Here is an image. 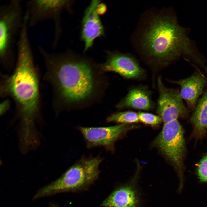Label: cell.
<instances>
[{"label":"cell","mask_w":207,"mask_h":207,"mask_svg":"<svg viewBox=\"0 0 207 207\" xmlns=\"http://www.w3.org/2000/svg\"><path fill=\"white\" fill-rule=\"evenodd\" d=\"M44 61V80L52 91V108L57 114L87 108L101 101L108 79L97 64L67 51L57 53L38 47Z\"/></svg>","instance_id":"6da1fadb"},{"label":"cell","mask_w":207,"mask_h":207,"mask_svg":"<svg viewBox=\"0 0 207 207\" xmlns=\"http://www.w3.org/2000/svg\"><path fill=\"white\" fill-rule=\"evenodd\" d=\"M28 37H20L11 74H0V95L12 99L16 115L25 126V132L39 115L41 108L40 76Z\"/></svg>","instance_id":"7a4b0ae2"},{"label":"cell","mask_w":207,"mask_h":207,"mask_svg":"<svg viewBox=\"0 0 207 207\" xmlns=\"http://www.w3.org/2000/svg\"><path fill=\"white\" fill-rule=\"evenodd\" d=\"M146 18L137 29V47L152 68H163L182 54L194 56L185 30L174 16L162 9L151 13Z\"/></svg>","instance_id":"3957f363"},{"label":"cell","mask_w":207,"mask_h":207,"mask_svg":"<svg viewBox=\"0 0 207 207\" xmlns=\"http://www.w3.org/2000/svg\"><path fill=\"white\" fill-rule=\"evenodd\" d=\"M103 159L100 156H83L60 177L40 188L34 195L35 200L57 193L87 190L98 179Z\"/></svg>","instance_id":"277c9868"},{"label":"cell","mask_w":207,"mask_h":207,"mask_svg":"<svg viewBox=\"0 0 207 207\" xmlns=\"http://www.w3.org/2000/svg\"><path fill=\"white\" fill-rule=\"evenodd\" d=\"M22 0H12L0 6V63L7 71H13L17 45L25 15Z\"/></svg>","instance_id":"5b68a950"},{"label":"cell","mask_w":207,"mask_h":207,"mask_svg":"<svg viewBox=\"0 0 207 207\" xmlns=\"http://www.w3.org/2000/svg\"><path fill=\"white\" fill-rule=\"evenodd\" d=\"M153 143L177 170L180 178V187H182L185 145L183 129L177 119L164 124Z\"/></svg>","instance_id":"8992f818"},{"label":"cell","mask_w":207,"mask_h":207,"mask_svg":"<svg viewBox=\"0 0 207 207\" xmlns=\"http://www.w3.org/2000/svg\"><path fill=\"white\" fill-rule=\"evenodd\" d=\"M71 2L68 0H31L26 3L25 13L28 16L29 27L32 28L47 21L53 23L54 34L52 49H55L61 32L60 16L64 9H68Z\"/></svg>","instance_id":"52a82bcc"},{"label":"cell","mask_w":207,"mask_h":207,"mask_svg":"<svg viewBox=\"0 0 207 207\" xmlns=\"http://www.w3.org/2000/svg\"><path fill=\"white\" fill-rule=\"evenodd\" d=\"M99 66L105 73L114 72L126 79L141 80L146 77V71L138 60L129 53L108 51L105 61Z\"/></svg>","instance_id":"ba28073f"},{"label":"cell","mask_w":207,"mask_h":207,"mask_svg":"<svg viewBox=\"0 0 207 207\" xmlns=\"http://www.w3.org/2000/svg\"><path fill=\"white\" fill-rule=\"evenodd\" d=\"M157 85L159 95L156 111L164 124L177 119L187 112L179 91L165 86L160 76L157 78Z\"/></svg>","instance_id":"9c48e42d"},{"label":"cell","mask_w":207,"mask_h":207,"mask_svg":"<svg viewBox=\"0 0 207 207\" xmlns=\"http://www.w3.org/2000/svg\"><path fill=\"white\" fill-rule=\"evenodd\" d=\"M131 128L128 124H122L106 127H77L83 136L87 148L103 147L107 151L111 152L114 150L115 142Z\"/></svg>","instance_id":"30bf717a"},{"label":"cell","mask_w":207,"mask_h":207,"mask_svg":"<svg viewBox=\"0 0 207 207\" xmlns=\"http://www.w3.org/2000/svg\"><path fill=\"white\" fill-rule=\"evenodd\" d=\"M100 3L99 0L92 1L84 12L81 31V39L84 43V52L92 47L96 38L104 34V28L98 10Z\"/></svg>","instance_id":"8fae6325"},{"label":"cell","mask_w":207,"mask_h":207,"mask_svg":"<svg viewBox=\"0 0 207 207\" xmlns=\"http://www.w3.org/2000/svg\"><path fill=\"white\" fill-rule=\"evenodd\" d=\"M152 92L147 86L140 85L130 88L126 95L116 105L119 110L126 108L149 111L154 108Z\"/></svg>","instance_id":"7c38bea8"},{"label":"cell","mask_w":207,"mask_h":207,"mask_svg":"<svg viewBox=\"0 0 207 207\" xmlns=\"http://www.w3.org/2000/svg\"><path fill=\"white\" fill-rule=\"evenodd\" d=\"M168 80L180 86V93L182 99L193 108L196 105L198 98L202 93L207 83L206 79L198 73L183 79Z\"/></svg>","instance_id":"4fadbf2b"},{"label":"cell","mask_w":207,"mask_h":207,"mask_svg":"<svg viewBox=\"0 0 207 207\" xmlns=\"http://www.w3.org/2000/svg\"><path fill=\"white\" fill-rule=\"evenodd\" d=\"M139 198L137 191L130 185L115 189L103 200L102 207H138Z\"/></svg>","instance_id":"5bb4252c"},{"label":"cell","mask_w":207,"mask_h":207,"mask_svg":"<svg viewBox=\"0 0 207 207\" xmlns=\"http://www.w3.org/2000/svg\"><path fill=\"white\" fill-rule=\"evenodd\" d=\"M191 120L199 132L203 133L207 129V90L197 103Z\"/></svg>","instance_id":"9a60e30c"},{"label":"cell","mask_w":207,"mask_h":207,"mask_svg":"<svg viewBox=\"0 0 207 207\" xmlns=\"http://www.w3.org/2000/svg\"><path fill=\"white\" fill-rule=\"evenodd\" d=\"M139 122L138 113L126 111L111 114L106 119V122H115L122 124L137 123Z\"/></svg>","instance_id":"2e32d148"},{"label":"cell","mask_w":207,"mask_h":207,"mask_svg":"<svg viewBox=\"0 0 207 207\" xmlns=\"http://www.w3.org/2000/svg\"><path fill=\"white\" fill-rule=\"evenodd\" d=\"M138 115L139 121L152 126L157 125L162 121L159 115L150 113L140 112L138 113Z\"/></svg>","instance_id":"e0dca14e"},{"label":"cell","mask_w":207,"mask_h":207,"mask_svg":"<svg viewBox=\"0 0 207 207\" xmlns=\"http://www.w3.org/2000/svg\"><path fill=\"white\" fill-rule=\"evenodd\" d=\"M197 171L200 181L207 183V155L201 160L198 164Z\"/></svg>","instance_id":"ac0fdd59"},{"label":"cell","mask_w":207,"mask_h":207,"mask_svg":"<svg viewBox=\"0 0 207 207\" xmlns=\"http://www.w3.org/2000/svg\"><path fill=\"white\" fill-rule=\"evenodd\" d=\"M9 99V98H6L1 103L0 105L1 115L6 113L10 108L11 101Z\"/></svg>","instance_id":"d6986e66"},{"label":"cell","mask_w":207,"mask_h":207,"mask_svg":"<svg viewBox=\"0 0 207 207\" xmlns=\"http://www.w3.org/2000/svg\"><path fill=\"white\" fill-rule=\"evenodd\" d=\"M50 207H59L55 203L52 204Z\"/></svg>","instance_id":"ffe728a7"}]
</instances>
